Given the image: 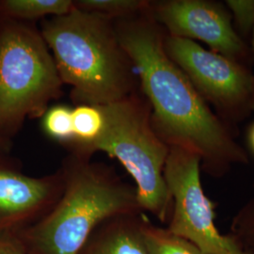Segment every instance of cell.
<instances>
[{
  "instance_id": "1",
  "label": "cell",
  "mask_w": 254,
  "mask_h": 254,
  "mask_svg": "<svg viewBox=\"0 0 254 254\" xmlns=\"http://www.w3.org/2000/svg\"><path fill=\"white\" fill-rule=\"evenodd\" d=\"M114 23L135 67L139 90L150 104L156 135L170 147L197 154L201 171L215 178L224 176L236 165L249 163L232 127L211 109L166 53V31L149 10Z\"/></svg>"
},
{
  "instance_id": "2",
  "label": "cell",
  "mask_w": 254,
  "mask_h": 254,
  "mask_svg": "<svg viewBox=\"0 0 254 254\" xmlns=\"http://www.w3.org/2000/svg\"><path fill=\"white\" fill-rule=\"evenodd\" d=\"M40 30L64 85L72 88L74 106H105L139 91L113 19L74 7L65 15L41 21Z\"/></svg>"
},
{
  "instance_id": "3",
  "label": "cell",
  "mask_w": 254,
  "mask_h": 254,
  "mask_svg": "<svg viewBox=\"0 0 254 254\" xmlns=\"http://www.w3.org/2000/svg\"><path fill=\"white\" fill-rule=\"evenodd\" d=\"M64 193L54 208L20 234L32 254H78L92 233L109 218L143 212L135 186L113 167L69 153L61 166Z\"/></svg>"
},
{
  "instance_id": "4",
  "label": "cell",
  "mask_w": 254,
  "mask_h": 254,
  "mask_svg": "<svg viewBox=\"0 0 254 254\" xmlns=\"http://www.w3.org/2000/svg\"><path fill=\"white\" fill-rule=\"evenodd\" d=\"M54 57L32 23L0 20V131L12 140L64 94Z\"/></svg>"
},
{
  "instance_id": "5",
  "label": "cell",
  "mask_w": 254,
  "mask_h": 254,
  "mask_svg": "<svg viewBox=\"0 0 254 254\" xmlns=\"http://www.w3.org/2000/svg\"><path fill=\"white\" fill-rule=\"evenodd\" d=\"M100 107L106 125L91 147V155L104 152L116 158L135 182L141 210L161 223H169L173 200L164 179V168L170 146L154 132L150 104L139 90Z\"/></svg>"
},
{
  "instance_id": "6",
  "label": "cell",
  "mask_w": 254,
  "mask_h": 254,
  "mask_svg": "<svg viewBox=\"0 0 254 254\" xmlns=\"http://www.w3.org/2000/svg\"><path fill=\"white\" fill-rule=\"evenodd\" d=\"M164 47L202 99L228 126L242 122L254 111V74L246 65L207 50L197 42L167 33Z\"/></svg>"
},
{
  "instance_id": "7",
  "label": "cell",
  "mask_w": 254,
  "mask_h": 254,
  "mask_svg": "<svg viewBox=\"0 0 254 254\" xmlns=\"http://www.w3.org/2000/svg\"><path fill=\"white\" fill-rule=\"evenodd\" d=\"M200 159L179 147H170L164 179L173 200L167 229L190 241L204 254H247L216 225L215 204L200 181Z\"/></svg>"
},
{
  "instance_id": "8",
  "label": "cell",
  "mask_w": 254,
  "mask_h": 254,
  "mask_svg": "<svg viewBox=\"0 0 254 254\" xmlns=\"http://www.w3.org/2000/svg\"><path fill=\"white\" fill-rule=\"evenodd\" d=\"M149 12L168 35L202 42L212 51L244 64L250 48L223 5L207 0L151 1Z\"/></svg>"
},
{
  "instance_id": "9",
  "label": "cell",
  "mask_w": 254,
  "mask_h": 254,
  "mask_svg": "<svg viewBox=\"0 0 254 254\" xmlns=\"http://www.w3.org/2000/svg\"><path fill=\"white\" fill-rule=\"evenodd\" d=\"M64 190L61 169L29 176L17 159L0 152V235L19 236L34 226L54 208Z\"/></svg>"
},
{
  "instance_id": "10",
  "label": "cell",
  "mask_w": 254,
  "mask_h": 254,
  "mask_svg": "<svg viewBox=\"0 0 254 254\" xmlns=\"http://www.w3.org/2000/svg\"><path fill=\"white\" fill-rule=\"evenodd\" d=\"M143 214L106 220L92 233L78 254H148L140 230Z\"/></svg>"
},
{
  "instance_id": "11",
  "label": "cell",
  "mask_w": 254,
  "mask_h": 254,
  "mask_svg": "<svg viewBox=\"0 0 254 254\" xmlns=\"http://www.w3.org/2000/svg\"><path fill=\"white\" fill-rule=\"evenodd\" d=\"M105 116L100 106L81 104L73 108V141L69 153L91 157V149L105 129Z\"/></svg>"
},
{
  "instance_id": "12",
  "label": "cell",
  "mask_w": 254,
  "mask_h": 254,
  "mask_svg": "<svg viewBox=\"0 0 254 254\" xmlns=\"http://www.w3.org/2000/svg\"><path fill=\"white\" fill-rule=\"evenodd\" d=\"M74 9L73 0H0V20L32 23L63 16Z\"/></svg>"
},
{
  "instance_id": "13",
  "label": "cell",
  "mask_w": 254,
  "mask_h": 254,
  "mask_svg": "<svg viewBox=\"0 0 254 254\" xmlns=\"http://www.w3.org/2000/svg\"><path fill=\"white\" fill-rule=\"evenodd\" d=\"M140 230L148 254H204L190 241L174 235L167 228L154 225L145 213Z\"/></svg>"
},
{
  "instance_id": "14",
  "label": "cell",
  "mask_w": 254,
  "mask_h": 254,
  "mask_svg": "<svg viewBox=\"0 0 254 254\" xmlns=\"http://www.w3.org/2000/svg\"><path fill=\"white\" fill-rule=\"evenodd\" d=\"M76 9L97 13L113 20L129 18L148 11L149 0H73Z\"/></svg>"
},
{
  "instance_id": "15",
  "label": "cell",
  "mask_w": 254,
  "mask_h": 254,
  "mask_svg": "<svg viewBox=\"0 0 254 254\" xmlns=\"http://www.w3.org/2000/svg\"><path fill=\"white\" fill-rule=\"evenodd\" d=\"M41 120L42 130L48 138L65 149L73 142V108L64 104L50 106Z\"/></svg>"
},
{
  "instance_id": "16",
  "label": "cell",
  "mask_w": 254,
  "mask_h": 254,
  "mask_svg": "<svg viewBox=\"0 0 254 254\" xmlns=\"http://www.w3.org/2000/svg\"><path fill=\"white\" fill-rule=\"evenodd\" d=\"M228 235L244 253L254 254V183L253 195L233 218Z\"/></svg>"
},
{
  "instance_id": "17",
  "label": "cell",
  "mask_w": 254,
  "mask_h": 254,
  "mask_svg": "<svg viewBox=\"0 0 254 254\" xmlns=\"http://www.w3.org/2000/svg\"><path fill=\"white\" fill-rule=\"evenodd\" d=\"M225 5L234 17L238 34L251 36L254 29V0H227Z\"/></svg>"
},
{
  "instance_id": "18",
  "label": "cell",
  "mask_w": 254,
  "mask_h": 254,
  "mask_svg": "<svg viewBox=\"0 0 254 254\" xmlns=\"http://www.w3.org/2000/svg\"><path fill=\"white\" fill-rule=\"evenodd\" d=\"M0 254H32L17 236L0 235Z\"/></svg>"
},
{
  "instance_id": "19",
  "label": "cell",
  "mask_w": 254,
  "mask_h": 254,
  "mask_svg": "<svg viewBox=\"0 0 254 254\" xmlns=\"http://www.w3.org/2000/svg\"><path fill=\"white\" fill-rule=\"evenodd\" d=\"M12 148V140L7 138L0 131V152L10 153Z\"/></svg>"
},
{
  "instance_id": "20",
  "label": "cell",
  "mask_w": 254,
  "mask_h": 254,
  "mask_svg": "<svg viewBox=\"0 0 254 254\" xmlns=\"http://www.w3.org/2000/svg\"><path fill=\"white\" fill-rule=\"evenodd\" d=\"M248 141L252 152L254 154V124L250 128V131L248 134Z\"/></svg>"
},
{
  "instance_id": "21",
  "label": "cell",
  "mask_w": 254,
  "mask_h": 254,
  "mask_svg": "<svg viewBox=\"0 0 254 254\" xmlns=\"http://www.w3.org/2000/svg\"><path fill=\"white\" fill-rule=\"evenodd\" d=\"M251 45H252V52L254 54V31L252 32V35H251Z\"/></svg>"
}]
</instances>
